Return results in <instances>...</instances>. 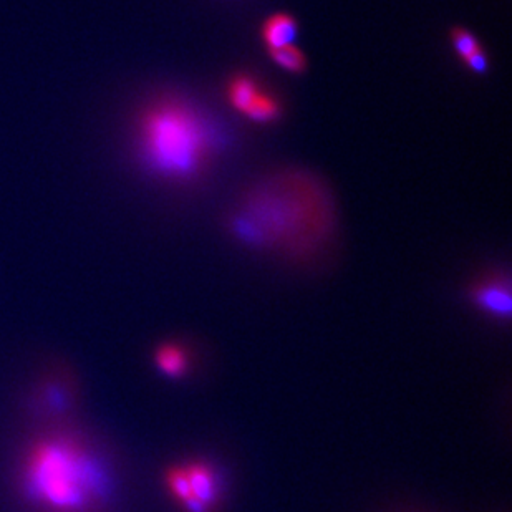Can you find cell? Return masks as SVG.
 Instances as JSON below:
<instances>
[{"label": "cell", "mask_w": 512, "mask_h": 512, "mask_svg": "<svg viewBox=\"0 0 512 512\" xmlns=\"http://www.w3.org/2000/svg\"><path fill=\"white\" fill-rule=\"evenodd\" d=\"M244 115L247 116V120H251L257 125H271V123L281 120L284 115V107L276 95L262 90Z\"/></svg>", "instance_id": "ba28073f"}, {"label": "cell", "mask_w": 512, "mask_h": 512, "mask_svg": "<svg viewBox=\"0 0 512 512\" xmlns=\"http://www.w3.org/2000/svg\"><path fill=\"white\" fill-rule=\"evenodd\" d=\"M228 226L232 236L247 246L307 256L334 232V199L312 174L285 170L249 189Z\"/></svg>", "instance_id": "6da1fadb"}, {"label": "cell", "mask_w": 512, "mask_h": 512, "mask_svg": "<svg viewBox=\"0 0 512 512\" xmlns=\"http://www.w3.org/2000/svg\"><path fill=\"white\" fill-rule=\"evenodd\" d=\"M188 474L189 486L194 499L203 503L206 508L213 509L221 499V478L209 464L194 463L184 468Z\"/></svg>", "instance_id": "5b68a950"}, {"label": "cell", "mask_w": 512, "mask_h": 512, "mask_svg": "<svg viewBox=\"0 0 512 512\" xmlns=\"http://www.w3.org/2000/svg\"><path fill=\"white\" fill-rule=\"evenodd\" d=\"M450 39L451 45H453V49H455L456 55H458L461 60L483 47L481 42H479L478 37H476V35H474L471 30L464 29V27H461V25L451 29Z\"/></svg>", "instance_id": "8fae6325"}, {"label": "cell", "mask_w": 512, "mask_h": 512, "mask_svg": "<svg viewBox=\"0 0 512 512\" xmlns=\"http://www.w3.org/2000/svg\"><path fill=\"white\" fill-rule=\"evenodd\" d=\"M267 55L277 67L292 75H302L309 68V60L305 57L304 50L295 47L294 44L281 49L267 50Z\"/></svg>", "instance_id": "9c48e42d"}, {"label": "cell", "mask_w": 512, "mask_h": 512, "mask_svg": "<svg viewBox=\"0 0 512 512\" xmlns=\"http://www.w3.org/2000/svg\"><path fill=\"white\" fill-rule=\"evenodd\" d=\"M261 92L262 87L259 80L251 73L246 72L236 73L229 80L228 88H226L229 105L242 115L247 112V108L251 107L252 102Z\"/></svg>", "instance_id": "52a82bcc"}, {"label": "cell", "mask_w": 512, "mask_h": 512, "mask_svg": "<svg viewBox=\"0 0 512 512\" xmlns=\"http://www.w3.org/2000/svg\"><path fill=\"white\" fill-rule=\"evenodd\" d=\"M133 145L143 170L173 183H189L208 168L223 140L193 102L161 95L136 118Z\"/></svg>", "instance_id": "7a4b0ae2"}, {"label": "cell", "mask_w": 512, "mask_h": 512, "mask_svg": "<svg viewBox=\"0 0 512 512\" xmlns=\"http://www.w3.org/2000/svg\"><path fill=\"white\" fill-rule=\"evenodd\" d=\"M156 365L168 377H181L188 370V355L183 348L165 345L156 352Z\"/></svg>", "instance_id": "30bf717a"}, {"label": "cell", "mask_w": 512, "mask_h": 512, "mask_svg": "<svg viewBox=\"0 0 512 512\" xmlns=\"http://www.w3.org/2000/svg\"><path fill=\"white\" fill-rule=\"evenodd\" d=\"M464 67L468 68L469 72L476 73V75H486L489 72V57L488 52L481 47L473 54L463 58Z\"/></svg>", "instance_id": "4fadbf2b"}, {"label": "cell", "mask_w": 512, "mask_h": 512, "mask_svg": "<svg viewBox=\"0 0 512 512\" xmlns=\"http://www.w3.org/2000/svg\"><path fill=\"white\" fill-rule=\"evenodd\" d=\"M25 474L35 499L58 511L85 508L98 493L92 464L68 441H42L35 446Z\"/></svg>", "instance_id": "3957f363"}, {"label": "cell", "mask_w": 512, "mask_h": 512, "mask_svg": "<svg viewBox=\"0 0 512 512\" xmlns=\"http://www.w3.org/2000/svg\"><path fill=\"white\" fill-rule=\"evenodd\" d=\"M471 300L486 314L508 320L512 312L511 285L503 276H489L476 282L469 290Z\"/></svg>", "instance_id": "277c9868"}, {"label": "cell", "mask_w": 512, "mask_h": 512, "mask_svg": "<svg viewBox=\"0 0 512 512\" xmlns=\"http://www.w3.org/2000/svg\"><path fill=\"white\" fill-rule=\"evenodd\" d=\"M297 37H299V22L292 14L276 12L262 22L261 39L267 50L292 45Z\"/></svg>", "instance_id": "8992f818"}, {"label": "cell", "mask_w": 512, "mask_h": 512, "mask_svg": "<svg viewBox=\"0 0 512 512\" xmlns=\"http://www.w3.org/2000/svg\"><path fill=\"white\" fill-rule=\"evenodd\" d=\"M166 483H168L171 494L178 499L179 503H186L188 499L193 498L188 474H186L184 468L171 469L170 473L166 474Z\"/></svg>", "instance_id": "7c38bea8"}]
</instances>
